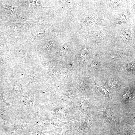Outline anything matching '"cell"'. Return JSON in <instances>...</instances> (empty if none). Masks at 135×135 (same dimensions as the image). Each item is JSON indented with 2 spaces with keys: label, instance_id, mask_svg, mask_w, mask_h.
<instances>
[{
  "label": "cell",
  "instance_id": "1",
  "mask_svg": "<svg viewBox=\"0 0 135 135\" xmlns=\"http://www.w3.org/2000/svg\"><path fill=\"white\" fill-rule=\"evenodd\" d=\"M103 110L104 117L110 122H113L115 119L114 115L112 112L108 108H105Z\"/></svg>",
  "mask_w": 135,
  "mask_h": 135
},
{
  "label": "cell",
  "instance_id": "2",
  "mask_svg": "<svg viewBox=\"0 0 135 135\" xmlns=\"http://www.w3.org/2000/svg\"><path fill=\"white\" fill-rule=\"evenodd\" d=\"M94 82L96 86L103 95L107 97L110 98V93L104 86L97 84L95 82L94 80Z\"/></svg>",
  "mask_w": 135,
  "mask_h": 135
},
{
  "label": "cell",
  "instance_id": "3",
  "mask_svg": "<svg viewBox=\"0 0 135 135\" xmlns=\"http://www.w3.org/2000/svg\"><path fill=\"white\" fill-rule=\"evenodd\" d=\"M16 52L19 56L23 59L28 58L30 55L29 53L25 50L21 48H17Z\"/></svg>",
  "mask_w": 135,
  "mask_h": 135
},
{
  "label": "cell",
  "instance_id": "4",
  "mask_svg": "<svg viewBox=\"0 0 135 135\" xmlns=\"http://www.w3.org/2000/svg\"><path fill=\"white\" fill-rule=\"evenodd\" d=\"M27 79L29 82H36L37 80V76L34 73L28 74L27 76Z\"/></svg>",
  "mask_w": 135,
  "mask_h": 135
},
{
  "label": "cell",
  "instance_id": "5",
  "mask_svg": "<svg viewBox=\"0 0 135 135\" xmlns=\"http://www.w3.org/2000/svg\"><path fill=\"white\" fill-rule=\"evenodd\" d=\"M98 62L96 59L92 63L90 67V70L93 71H96L98 66Z\"/></svg>",
  "mask_w": 135,
  "mask_h": 135
},
{
  "label": "cell",
  "instance_id": "6",
  "mask_svg": "<svg viewBox=\"0 0 135 135\" xmlns=\"http://www.w3.org/2000/svg\"><path fill=\"white\" fill-rule=\"evenodd\" d=\"M126 70L129 72H132L134 71V64H128L126 66Z\"/></svg>",
  "mask_w": 135,
  "mask_h": 135
},
{
  "label": "cell",
  "instance_id": "7",
  "mask_svg": "<svg viewBox=\"0 0 135 135\" xmlns=\"http://www.w3.org/2000/svg\"><path fill=\"white\" fill-rule=\"evenodd\" d=\"M8 59L3 54L0 55V64L2 65L6 63Z\"/></svg>",
  "mask_w": 135,
  "mask_h": 135
},
{
  "label": "cell",
  "instance_id": "8",
  "mask_svg": "<svg viewBox=\"0 0 135 135\" xmlns=\"http://www.w3.org/2000/svg\"><path fill=\"white\" fill-rule=\"evenodd\" d=\"M132 94L131 91L128 90L123 95L124 98L125 99H128L132 97Z\"/></svg>",
  "mask_w": 135,
  "mask_h": 135
},
{
  "label": "cell",
  "instance_id": "9",
  "mask_svg": "<svg viewBox=\"0 0 135 135\" xmlns=\"http://www.w3.org/2000/svg\"><path fill=\"white\" fill-rule=\"evenodd\" d=\"M120 57V54L115 53L112 54L110 56V58L112 60H115L118 59Z\"/></svg>",
  "mask_w": 135,
  "mask_h": 135
},
{
  "label": "cell",
  "instance_id": "10",
  "mask_svg": "<svg viewBox=\"0 0 135 135\" xmlns=\"http://www.w3.org/2000/svg\"><path fill=\"white\" fill-rule=\"evenodd\" d=\"M108 84L109 86L114 87L116 86L117 82L114 80H110L108 82Z\"/></svg>",
  "mask_w": 135,
  "mask_h": 135
},
{
  "label": "cell",
  "instance_id": "11",
  "mask_svg": "<svg viewBox=\"0 0 135 135\" xmlns=\"http://www.w3.org/2000/svg\"><path fill=\"white\" fill-rule=\"evenodd\" d=\"M80 107L82 110H84L87 107V104L83 102L79 104Z\"/></svg>",
  "mask_w": 135,
  "mask_h": 135
}]
</instances>
